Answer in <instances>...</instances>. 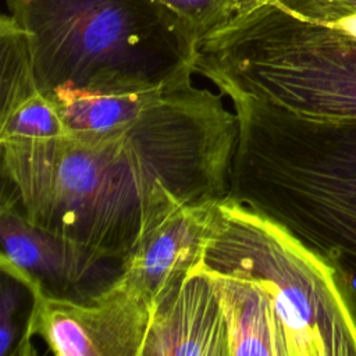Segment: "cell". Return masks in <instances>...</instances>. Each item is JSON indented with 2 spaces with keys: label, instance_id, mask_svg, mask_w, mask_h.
<instances>
[{
  "label": "cell",
  "instance_id": "13",
  "mask_svg": "<svg viewBox=\"0 0 356 356\" xmlns=\"http://www.w3.org/2000/svg\"><path fill=\"white\" fill-rule=\"evenodd\" d=\"M286 10L314 18L330 14H356V0H274Z\"/></svg>",
  "mask_w": 356,
  "mask_h": 356
},
{
  "label": "cell",
  "instance_id": "8",
  "mask_svg": "<svg viewBox=\"0 0 356 356\" xmlns=\"http://www.w3.org/2000/svg\"><path fill=\"white\" fill-rule=\"evenodd\" d=\"M229 356L227 323L203 261L153 306L140 356Z\"/></svg>",
  "mask_w": 356,
  "mask_h": 356
},
{
  "label": "cell",
  "instance_id": "4",
  "mask_svg": "<svg viewBox=\"0 0 356 356\" xmlns=\"http://www.w3.org/2000/svg\"><path fill=\"white\" fill-rule=\"evenodd\" d=\"M195 72L302 117L356 120V14L303 17L274 0L199 42Z\"/></svg>",
  "mask_w": 356,
  "mask_h": 356
},
{
  "label": "cell",
  "instance_id": "5",
  "mask_svg": "<svg viewBox=\"0 0 356 356\" xmlns=\"http://www.w3.org/2000/svg\"><path fill=\"white\" fill-rule=\"evenodd\" d=\"M203 264L266 292L289 356H356L355 284L275 220L221 199Z\"/></svg>",
  "mask_w": 356,
  "mask_h": 356
},
{
  "label": "cell",
  "instance_id": "3",
  "mask_svg": "<svg viewBox=\"0 0 356 356\" xmlns=\"http://www.w3.org/2000/svg\"><path fill=\"white\" fill-rule=\"evenodd\" d=\"M39 89L131 93L193 83L199 38L160 0H6Z\"/></svg>",
  "mask_w": 356,
  "mask_h": 356
},
{
  "label": "cell",
  "instance_id": "9",
  "mask_svg": "<svg viewBox=\"0 0 356 356\" xmlns=\"http://www.w3.org/2000/svg\"><path fill=\"white\" fill-rule=\"evenodd\" d=\"M220 200L185 204L170 213L125 261L122 278L150 305L203 261Z\"/></svg>",
  "mask_w": 356,
  "mask_h": 356
},
{
  "label": "cell",
  "instance_id": "6",
  "mask_svg": "<svg viewBox=\"0 0 356 356\" xmlns=\"http://www.w3.org/2000/svg\"><path fill=\"white\" fill-rule=\"evenodd\" d=\"M29 293L26 325L10 356L35 353L33 337L56 356H140L152 307L122 275L85 302Z\"/></svg>",
  "mask_w": 356,
  "mask_h": 356
},
{
  "label": "cell",
  "instance_id": "2",
  "mask_svg": "<svg viewBox=\"0 0 356 356\" xmlns=\"http://www.w3.org/2000/svg\"><path fill=\"white\" fill-rule=\"evenodd\" d=\"M227 96L238 117L229 196L284 225L356 286V120Z\"/></svg>",
  "mask_w": 356,
  "mask_h": 356
},
{
  "label": "cell",
  "instance_id": "10",
  "mask_svg": "<svg viewBox=\"0 0 356 356\" xmlns=\"http://www.w3.org/2000/svg\"><path fill=\"white\" fill-rule=\"evenodd\" d=\"M204 268L227 323L229 356H289L281 320L266 292L248 280Z\"/></svg>",
  "mask_w": 356,
  "mask_h": 356
},
{
  "label": "cell",
  "instance_id": "1",
  "mask_svg": "<svg viewBox=\"0 0 356 356\" xmlns=\"http://www.w3.org/2000/svg\"><path fill=\"white\" fill-rule=\"evenodd\" d=\"M238 117L193 83L113 129L0 140L1 199L33 225L127 261L181 206L229 195Z\"/></svg>",
  "mask_w": 356,
  "mask_h": 356
},
{
  "label": "cell",
  "instance_id": "7",
  "mask_svg": "<svg viewBox=\"0 0 356 356\" xmlns=\"http://www.w3.org/2000/svg\"><path fill=\"white\" fill-rule=\"evenodd\" d=\"M0 235L1 271L29 292L85 302L108 289L125 268L122 260L107 259L31 224L7 199H1Z\"/></svg>",
  "mask_w": 356,
  "mask_h": 356
},
{
  "label": "cell",
  "instance_id": "11",
  "mask_svg": "<svg viewBox=\"0 0 356 356\" xmlns=\"http://www.w3.org/2000/svg\"><path fill=\"white\" fill-rule=\"evenodd\" d=\"M181 15L199 40L224 29L268 0H160Z\"/></svg>",
  "mask_w": 356,
  "mask_h": 356
},
{
  "label": "cell",
  "instance_id": "12",
  "mask_svg": "<svg viewBox=\"0 0 356 356\" xmlns=\"http://www.w3.org/2000/svg\"><path fill=\"white\" fill-rule=\"evenodd\" d=\"M24 286L17 278L1 271V296H0V356H8L18 343L17 314L21 307Z\"/></svg>",
  "mask_w": 356,
  "mask_h": 356
}]
</instances>
